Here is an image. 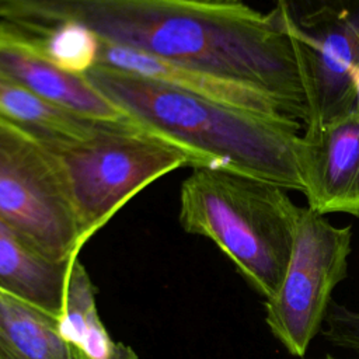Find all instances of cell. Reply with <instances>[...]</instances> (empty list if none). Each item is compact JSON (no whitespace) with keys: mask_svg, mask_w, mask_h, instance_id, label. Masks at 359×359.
<instances>
[{"mask_svg":"<svg viewBox=\"0 0 359 359\" xmlns=\"http://www.w3.org/2000/svg\"><path fill=\"white\" fill-rule=\"evenodd\" d=\"M1 20L36 31L77 21L102 41L261 91L293 119L307 102L293 43L275 11L188 0H0Z\"/></svg>","mask_w":359,"mask_h":359,"instance_id":"obj_1","label":"cell"},{"mask_svg":"<svg viewBox=\"0 0 359 359\" xmlns=\"http://www.w3.org/2000/svg\"><path fill=\"white\" fill-rule=\"evenodd\" d=\"M86 77L137 121L199 153L210 168L303 192L297 119L226 105L104 65Z\"/></svg>","mask_w":359,"mask_h":359,"instance_id":"obj_2","label":"cell"},{"mask_svg":"<svg viewBox=\"0 0 359 359\" xmlns=\"http://www.w3.org/2000/svg\"><path fill=\"white\" fill-rule=\"evenodd\" d=\"M300 210L283 188L223 170L194 168L180 189L181 227L215 243L265 300L282 285Z\"/></svg>","mask_w":359,"mask_h":359,"instance_id":"obj_3","label":"cell"},{"mask_svg":"<svg viewBox=\"0 0 359 359\" xmlns=\"http://www.w3.org/2000/svg\"><path fill=\"white\" fill-rule=\"evenodd\" d=\"M56 154L81 245L137 192L181 167L210 168L191 147L151 129L114 126Z\"/></svg>","mask_w":359,"mask_h":359,"instance_id":"obj_4","label":"cell"},{"mask_svg":"<svg viewBox=\"0 0 359 359\" xmlns=\"http://www.w3.org/2000/svg\"><path fill=\"white\" fill-rule=\"evenodd\" d=\"M302 73L306 129L355 109L351 70L359 67V0H273Z\"/></svg>","mask_w":359,"mask_h":359,"instance_id":"obj_5","label":"cell"},{"mask_svg":"<svg viewBox=\"0 0 359 359\" xmlns=\"http://www.w3.org/2000/svg\"><path fill=\"white\" fill-rule=\"evenodd\" d=\"M0 219L56 261L83 248L56 154L0 118Z\"/></svg>","mask_w":359,"mask_h":359,"instance_id":"obj_6","label":"cell"},{"mask_svg":"<svg viewBox=\"0 0 359 359\" xmlns=\"http://www.w3.org/2000/svg\"><path fill=\"white\" fill-rule=\"evenodd\" d=\"M351 243V226L337 227L302 208L282 285L264 302L265 324L289 355L303 358L323 330L332 290L348 275Z\"/></svg>","mask_w":359,"mask_h":359,"instance_id":"obj_7","label":"cell"},{"mask_svg":"<svg viewBox=\"0 0 359 359\" xmlns=\"http://www.w3.org/2000/svg\"><path fill=\"white\" fill-rule=\"evenodd\" d=\"M0 72L83 118L119 126H147L101 93L86 76L67 73L52 63L34 32L6 20L0 21Z\"/></svg>","mask_w":359,"mask_h":359,"instance_id":"obj_8","label":"cell"},{"mask_svg":"<svg viewBox=\"0 0 359 359\" xmlns=\"http://www.w3.org/2000/svg\"><path fill=\"white\" fill-rule=\"evenodd\" d=\"M303 194L318 215L359 217V114L356 109L317 129H306L300 143Z\"/></svg>","mask_w":359,"mask_h":359,"instance_id":"obj_9","label":"cell"},{"mask_svg":"<svg viewBox=\"0 0 359 359\" xmlns=\"http://www.w3.org/2000/svg\"><path fill=\"white\" fill-rule=\"evenodd\" d=\"M72 261L50 258L0 219V286L57 318Z\"/></svg>","mask_w":359,"mask_h":359,"instance_id":"obj_10","label":"cell"},{"mask_svg":"<svg viewBox=\"0 0 359 359\" xmlns=\"http://www.w3.org/2000/svg\"><path fill=\"white\" fill-rule=\"evenodd\" d=\"M0 118L38 137L50 150L88 140L109 128L119 126L91 121L55 105L1 72Z\"/></svg>","mask_w":359,"mask_h":359,"instance_id":"obj_11","label":"cell"},{"mask_svg":"<svg viewBox=\"0 0 359 359\" xmlns=\"http://www.w3.org/2000/svg\"><path fill=\"white\" fill-rule=\"evenodd\" d=\"M0 359H88L66 341L59 318L0 286Z\"/></svg>","mask_w":359,"mask_h":359,"instance_id":"obj_12","label":"cell"},{"mask_svg":"<svg viewBox=\"0 0 359 359\" xmlns=\"http://www.w3.org/2000/svg\"><path fill=\"white\" fill-rule=\"evenodd\" d=\"M59 330L88 359H137L130 346L107 331L97 309L95 287L79 257L69 268Z\"/></svg>","mask_w":359,"mask_h":359,"instance_id":"obj_13","label":"cell"},{"mask_svg":"<svg viewBox=\"0 0 359 359\" xmlns=\"http://www.w3.org/2000/svg\"><path fill=\"white\" fill-rule=\"evenodd\" d=\"M31 32L49 60L67 73L86 76L98 63L101 38L81 22L60 21Z\"/></svg>","mask_w":359,"mask_h":359,"instance_id":"obj_14","label":"cell"},{"mask_svg":"<svg viewBox=\"0 0 359 359\" xmlns=\"http://www.w3.org/2000/svg\"><path fill=\"white\" fill-rule=\"evenodd\" d=\"M351 80L355 91V109L359 114V67H355L351 70Z\"/></svg>","mask_w":359,"mask_h":359,"instance_id":"obj_15","label":"cell"},{"mask_svg":"<svg viewBox=\"0 0 359 359\" xmlns=\"http://www.w3.org/2000/svg\"><path fill=\"white\" fill-rule=\"evenodd\" d=\"M195 3H205V4H240L243 0H188Z\"/></svg>","mask_w":359,"mask_h":359,"instance_id":"obj_16","label":"cell"},{"mask_svg":"<svg viewBox=\"0 0 359 359\" xmlns=\"http://www.w3.org/2000/svg\"><path fill=\"white\" fill-rule=\"evenodd\" d=\"M323 359H337V358H334L332 355H325Z\"/></svg>","mask_w":359,"mask_h":359,"instance_id":"obj_17","label":"cell"},{"mask_svg":"<svg viewBox=\"0 0 359 359\" xmlns=\"http://www.w3.org/2000/svg\"><path fill=\"white\" fill-rule=\"evenodd\" d=\"M0 20H1V6H0Z\"/></svg>","mask_w":359,"mask_h":359,"instance_id":"obj_18","label":"cell"}]
</instances>
